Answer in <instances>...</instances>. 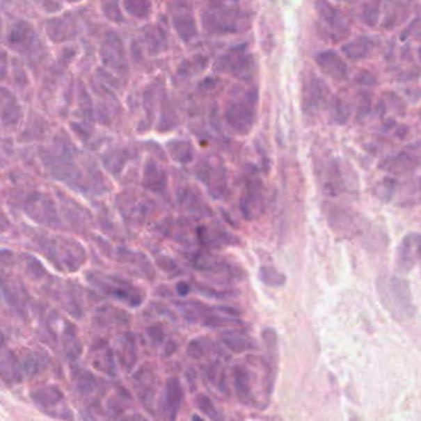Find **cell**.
I'll list each match as a JSON object with an SVG mask.
<instances>
[{
  "label": "cell",
  "instance_id": "obj_1",
  "mask_svg": "<svg viewBox=\"0 0 421 421\" xmlns=\"http://www.w3.org/2000/svg\"><path fill=\"white\" fill-rule=\"evenodd\" d=\"M202 25L206 31L214 35L246 31L251 19L240 11L237 0H209L202 13Z\"/></svg>",
  "mask_w": 421,
  "mask_h": 421
},
{
  "label": "cell",
  "instance_id": "obj_2",
  "mask_svg": "<svg viewBox=\"0 0 421 421\" xmlns=\"http://www.w3.org/2000/svg\"><path fill=\"white\" fill-rule=\"evenodd\" d=\"M248 361L249 363L237 365L233 367V387L235 395L243 406L262 408L256 388L259 382V372L264 366L265 360H254L251 358Z\"/></svg>",
  "mask_w": 421,
  "mask_h": 421
},
{
  "label": "cell",
  "instance_id": "obj_3",
  "mask_svg": "<svg viewBox=\"0 0 421 421\" xmlns=\"http://www.w3.org/2000/svg\"><path fill=\"white\" fill-rule=\"evenodd\" d=\"M382 294V302L390 315L398 320L409 319L414 315V307L411 303V288L408 283L400 278H390L388 283L383 281L379 288Z\"/></svg>",
  "mask_w": 421,
  "mask_h": 421
},
{
  "label": "cell",
  "instance_id": "obj_4",
  "mask_svg": "<svg viewBox=\"0 0 421 421\" xmlns=\"http://www.w3.org/2000/svg\"><path fill=\"white\" fill-rule=\"evenodd\" d=\"M257 90L249 89L228 104L225 109V120L238 134H246L251 131L255 121Z\"/></svg>",
  "mask_w": 421,
  "mask_h": 421
},
{
  "label": "cell",
  "instance_id": "obj_5",
  "mask_svg": "<svg viewBox=\"0 0 421 421\" xmlns=\"http://www.w3.org/2000/svg\"><path fill=\"white\" fill-rule=\"evenodd\" d=\"M31 399L35 406L46 415L59 419V420L72 421L73 415L70 406L65 402L63 392L54 384L40 386L31 392Z\"/></svg>",
  "mask_w": 421,
  "mask_h": 421
},
{
  "label": "cell",
  "instance_id": "obj_6",
  "mask_svg": "<svg viewBox=\"0 0 421 421\" xmlns=\"http://www.w3.org/2000/svg\"><path fill=\"white\" fill-rule=\"evenodd\" d=\"M216 70L235 75L238 79L249 80L255 70V63L246 46L230 48L228 54L217 61Z\"/></svg>",
  "mask_w": 421,
  "mask_h": 421
},
{
  "label": "cell",
  "instance_id": "obj_7",
  "mask_svg": "<svg viewBox=\"0 0 421 421\" xmlns=\"http://www.w3.org/2000/svg\"><path fill=\"white\" fill-rule=\"evenodd\" d=\"M184 393L182 383L177 377L168 379L163 397L160 398L159 414L164 421H176L182 408Z\"/></svg>",
  "mask_w": 421,
  "mask_h": 421
},
{
  "label": "cell",
  "instance_id": "obj_8",
  "mask_svg": "<svg viewBox=\"0 0 421 421\" xmlns=\"http://www.w3.org/2000/svg\"><path fill=\"white\" fill-rule=\"evenodd\" d=\"M134 387L138 393L139 399L142 400L147 409L153 411L155 395L158 392L159 381L150 365H145L139 368L137 374L134 376Z\"/></svg>",
  "mask_w": 421,
  "mask_h": 421
},
{
  "label": "cell",
  "instance_id": "obj_9",
  "mask_svg": "<svg viewBox=\"0 0 421 421\" xmlns=\"http://www.w3.org/2000/svg\"><path fill=\"white\" fill-rule=\"evenodd\" d=\"M240 209L246 219H255L264 211L262 185L259 180H249L240 198Z\"/></svg>",
  "mask_w": 421,
  "mask_h": 421
},
{
  "label": "cell",
  "instance_id": "obj_10",
  "mask_svg": "<svg viewBox=\"0 0 421 421\" xmlns=\"http://www.w3.org/2000/svg\"><path fill=\"white\" fill-rule=\"evenodd\" d=\"M328 95V88L323 80L317 78L315 75H310L304 81L303 90H302V102L305 111H313L319 109L326 102Z\"/></svg>",
  "mask_w": 421,
  "mask_h": 421
},
{
  "label": "cell",
  "instance_id": "obj_11",
  "mask_svg": "<svg viewBox=\"0 0 421 421\" xmlns=\"http://www.w3.org/2000/svg\"><path fill=\"white\" fill-rule=\"evenodd\" d=\"M118 358L123 368L129 372L138 360V352L134 336L131 333H125L118 339Z\"/></svg>",
  "mask_w": 421,
  "mask_h": 421
},
{
  "label": "cell",
  "instance_id": "obj_12",
  "mask_svg": "<svg viewBox=\"0 0 421 421\" xmlns=\"http://www.w3.org/2000/svg\"><path fill=\"white\" fill-rule=\"evenodd\" d=\"M317 63L326 74L333 79L342 80L347 78V65L342 58L334 52H321L317 56Z\"/></svg>",
  "mask_w": 421,
  "mask_h": 421
},
{
  "label": "cell",
  "instance_id": "obj_13",
  "mask_svg": "<svg viewBox=\"0 0 421 421\" xmlns=\"http://www.w3.org/2000/svg\"><path fill=\"white\" fill-rule=\"evenodd\" d=\"M93 365L97 371L109 374V376L116 374L118 368H116L113 351H112L111 347L107 345L106 342L97 344L94 347V350H93Z\"/></svg>",
  "mask_w": 421,
  "mask_h": 421
},
{
  "label": "cell",
  "instance_id": "obj_14",
  "mask_svg": "<svg viewBox=\"0 0 421 421\" xmlns=\"http://www.w3.org/2000/svg\"><path fill=\"white\" fill-rule=\"evenodd\" d=\"M173 26L182 41H190L198 33L195 17L189 9H182L173 15Z\"/></svg>",
  "mask_w": 421,
  "mask_h": 421
},
{
  "label": "cell",
  "instance_id": "obj_15",
  "mask_svg": "<svg viewBox=\"0 0 421 421\" xmlns=\"http://www.w3.org/2000/svg\"><path fill=\"white\" fill-rule=\"evenodd\" d=\"M143 185L153 192H163L166 186V174L155 161L148 160L144 166Z\"/></svg>",
  "mask_w": 421,
  "mask_h": 421
},
{
  "label": "cell",
  "instance_id": "obj_16",
  "mask_svg": "<svg viewBox=\"0 0 421 421\" xmlns=\"http://www.w3.org/2000/svg\"><path fill=\"white\" fill-rule=\"evenodd\" d=\"M0 379L8 384L22 383L24 381L19 358L14 355H6L0 358Z\"/></svg>",
  "mask_w": 421,
  "mask_h": 421
},
{
  "label": "cell",
  "instance_id": "obj_17",
  "mask_svg": "<svg viewBox=\"0 0 421 421\" xmlns=\"http://www.w3.org/2000/svg\"><path fill=\"white\" fill-rule=\"evenodd\" d=\"M20 368H22V377L25 379H33L35 376L43 372L47 366V358H43L42 355H38L36 352H30L25 356L19 358Z\"/></svg>",
  "mask_w": 421,
  "mask_h": 421
},
{
  "label": "cell",
  "instance_id": "obj_18",
  "mask_svg": "<svg viewBox=\"0 0 421 421\" xmlns=\"http://www.w3.org/2000/svg\"><path fill=\"white\" fill-rule=\"evenodd\" d=\"M75 388L79 392L80 395L86 398L94 397L97 392V379L95 376L86 371V370H78L74 374Z\"/></svg>",
  "mask_w": 421,
  "mask_h": 421
},
{
  "label": "cell",
  "instance_id": "obj_19",
  "mask_svg": "<svg viewBox=\"0 0 421 421\" xmlns=\"http://www.w3.org/2000/svg\"><path fill=\"white\" fill-rule=\"evenodd\" d=\"M315 8H317L318 14L326 25H329L333 30H344L342 29L344 24H342V17L340 13L336 11L335 8H333L328 1L318 0L317 4H315Z\"/></svg>",
  "mask_w": 421,
  "mask_h": 421
},
{
  "label": "cell",
  "instance_id": "obj_20",
  "mask_svg": "<svg viewBox=\"0 0 421 421\" xmlns=\"http://www.w3.org/2000/svg\"><path fill=\"white\" fill-rule=\"evenodd\" d=\"M262 342L265 345L267 354V363H270L273 370L278 371V340L276 331L272 328H267L262 331Z\"/></svg>",
  "mask_w": 421,
  "mask_h": 421
},
{
  "label": "cell",
  "instance_id": "obj_21",
  "mask_svg": "<svg viewBox=\"0 0 421 421\" xmlns=\"http://www.w3.org/2000/svg\"><path fill=\"white\" fill-rule=\"evenodd\" d=\"M222 342L224 345L230 349V351L235 354L249 351L251 349H255L254 342L246 336L240 335L238 333H224L222 335Z\"/></svg>",
  "mask_w": 421,
  "mask_h": 421
},
{
  "label": "cell",
  "instance_id": "obj_22",
  "mask_svg": "<svg viewBox=\"0 0 421 421\" xmlns=\"http://www.w3.org/2000/svg\"><path fill=\"white\" fill-rule=\"evenodd\" d=\"M168 148L171 157L179 163H189L192 159V145L187 141H170Z\"/></svg>",
  "mask_w": 421,
  "mask_h": 421
},
{
  "label": "cell",
  "instance_id": "obj_23",
  "mask_svg": "<svg viewBox=\"0 0 421 421\" xmlns=\"http://www.w3.org/2000/svg\"><path fill=\"white\" fill-rule=\"evenodd\" d=\"M123 8L129 15L138 19L148 17L152 13L150 0H123Z\"/></svg>",
  "mask_w": 421,
  "mask_h": 421
},
{
  "label": "cell",
  "instance_id": "obj_24",
  "mask_svg": "<svg viewBox=\"0 0 421 421\" xmlns=\"http://www.w3.org/2000/svg\"><path fill=\"white\" fill-rule=\"evenodd\" d=\"M414 166L413 158L408 154H398L384 160L383 168L390 173H403Z\"/></svg>",
  "mask_w": 421,
  "mask_h": 421
},
{
  "label": "cell",
  "instance_id": "obj_25",
  "mask_svg": "<svg viewBox=\"0 0 421 421\" xmlns=\"http://www.w3.org/2000/svg\"><path fill=\"white\" fill-rule=\"evenodd\" d=\"M195 404L198 406V411H202L203 414L207 416L209 420L222 421L221 413H219V409L214 406V402L207 395H198L195 398Z\"/></svg>",
  "mask_w": 421,
  "mask_h": 421
},
{
  "label": "cell",
  "instance_id": "obj_26",
  "mask_svg": "<svg viewBox=\"0 0 421 421\" xmlns=\"http://www.w3.org/2000/svg\"><path fill=\"white\" fill-rule=\"evenodd\" d=\"M107 51H109V58L112 63L116 64L118 67H122L125 63L123 58V47L122 43L120 41V38L115 35H112L109 42H107Z\"/></svg>",
  "mask_w": 421,
  "mask_h": 421
},
{
  "label": "cell",
  "instance_id": "obj_27",
  "mask_svg": "<svg viewBox=\"0 0 421 421\" xmlns=\"http://www.w3.org/2000/svg\"><path fill=\"white\" fill-rule=\"evenodd\" d=\"M260 278L262 283H267L269 286H281L286 281V278L283 273L276 271V269L273 267H262L260 269Z\"/></svg>",
  "mask_w": 421,
  "mask_h": 421
},
{
  "label": "cell",
  "instance_id": "obj_28",
  "mask_svg": "<svg viewBox=\"0 0 421 421\" xmlns=\"http://www.w3.org/2000/svg\"><path fill=\"white\" fill-rule=\"evenodd\" d=\"M186 351L190 358H195V360H201L206 354V347H205V344H203L201 339H196V340L189 342Z\"/></svg>",
  "mask_w": 421,
  "mask_h": 421
},
{
  "label": "cell",
  "instance_id": "obj_29",
  "mask_svg": "<svg viewBox=\"0 0 421 421\" xmlns=\"http://www.w3.org/2000/svg\"><path fill=\"white\" fill-rule=\"evenodd\" d=\"M145 38H147V41L150 43V47L152 48V49H157V52H158L160 47H161V42L166 40L164 36H163V33L158 31V30H148V31H147V35H145Z\"/></svg>",
  "mask_w": 421,
  "mask_h": 421
},
{
  "label": "cell",
  "instance_id": "obj_30",
  "mask_svg": "<svg viewBox=\"0 0 421 421\" xmlns=\"http://www.w3.org/2000/svg\"><path fill=\"white\" fill-rule=\"evenodd\" d=\"M333 112H334V120H335L336 122L339 123L347 122L349 115H350V112L347 110V107L345 106L340 100L335 102L334 109H333Z\"/></svg>",
  "mask_w": 421,
  "mask_h": 421
},
{
  "label": "cell",
  "instance_id": "obj_31",
  "mask_svg": "<svg viewBox=\"0 0 421 421\" xmlns=\"http://www.w3.org/2000/svg\"><path fill=\"white\" fill-rule=\"evenodd\" d=\"M147 333H148L150 339L157 344H160L164 340V333H163V329L159 326H150L147 329Z\"/></svg>",
  "mask_w": 421,
  "mask_h": 421
},
{
  "label": "cell",
  "instance_id": "obj_32",
  "mask_svg": "<svg viewBox=\"0 0 421 421\" xmlns=\"http://www.w3.org/2000/svg\"><path fill=\"white\" fill-rule=\"evenodd\" d=\"M176 350H177V345H176V342H168L166 344V347H164L163 354H164V356H166V358H169V356H171V355H173Z\"/></svg>",
  "mask_w": 421,
  "mask_h": 421
},
{
  "label": "cell",
  "instance_id": "obj_33",
  "mask_svg": "<svg viewBox=\"0 0 421 421\" xmlns=\"http://www.w3.org/2000/svg\"><path fill=\"white\" fill-rule=\"evenodd\" d=\"M120 421H150L145 416L142 415V414H131V415H125L121 418V420Z\"/></svg>",
  "mask_w": 421,
  "mask_h": 421
},
{
  "label": "cell",
  "instance_id": "obj_34",
  "mask_svg": "<svg viewBox=\"0 0 421 421\" xmlns=\"http://www.w3.org/2000/svg\"><path fill=\"white\" fill-rule=\"evenodd\" d=\"M413 241H414V248H415L416 256L421 260V235H413Z\"/></svg>",
  "mask_w": 421,
  "mask_h": 421
},
{
  "label": "cell",
  "instance_id": "obj_35",
  "mask_svg": "<svg viewBox=\"0 0 421 421\" xmlns=\"http://www.w3.org/2000/svg\"><path fill=\"white\" fill-rule=\"evenodd\" d=\"M176 288H177L179 294H182V296H186V294L190 292V286L185 283H177Z\"/></svg>",
  "mask_w": 421,
  "mask_h": 421
},
{
  "label": "cell",
  "instance_id": "obj_36",
  "mask_svg": "<svg viewBox=\"0 0 421 421\" xmlns=\"http://www.w3.org/2000/svg\"><path fill=\"white\" fill-rule=\"evenodd\" d=\"M83 418L86 421H97L94 416L91 415L90 411H84L83 413Z\"/></svg>",
  "mask_w": 421,
  "mask_h": 421
},
{
  "label": "cell",
  "instance_id": "obj_37",
  "mask_svg": "<svg viewBox=\"0 0 421 421\" xmlns=\"http://www.w3.org/2000/svg\"><path fill=\"white\" fill-rule=\"evenodd\" d=\"M191 420L192 421H205V420H203L202 418H201V416L196 415V414H195V415H192Z\"/></svg>",
  "mask_w": 421,
  "mask_h": 421
},
{
  "label": "cell",
  "instance_id": "obj_38",
  "mask_svg": "<svg viewBox=\"0 0 421 421\" xmlns=\"http://www.w3.org/2000/svg\"><path fill=\"white\" fill-rule=\"evenodd\" d=\"M420 185H421V177H420Z\"/></svg>",
  "mask_w": 421,
  "mask_h": 421
}]
</instances>
